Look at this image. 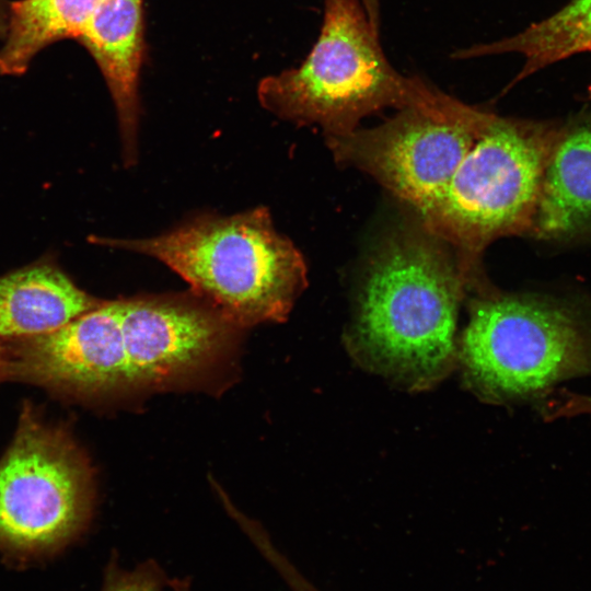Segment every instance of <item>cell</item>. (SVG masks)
I'll return each instance as SVG.
<instances>
[{"label": "cell", "mask_w": 591, "mask_h": 591, "mask_svg": "<svg viewBox=\"0 0 591 591\" xmlns=\"http://www.w3.org/2000/svg\"><path fill=\"white\" fill-rule=\"evenodd\" d=\"M438 239L403 232L385 241L364 275L352 340L378 372L422 389L455 358L465 274Z\"/></svg>", "instance_id": "cell-2"}, {"label": "cell", "mask_w": 591, "mask_h": 591, "mask_svg": "<svg viewBox=\"0 0 591 591\" xmlns=\"http://www.w3.org/2000/svg\"><path fill=\"white\" fill-rule=\"evenodd\" d=\"M8 11H9V4L8 7L4 5V2L0 0V37L3 39L5 32H7V24H8Z\"/></svg>", "instance_id": "cell-17"}, {"label": "cell", "mask_w": 591, "mask_h": 591, "mask_svg": "<svg viewBox=\"0 0 591 591\" xmlns=\"http://www.w3.org/2000/svg\"><path fill=\"white\" fill-rule=\"evenodd\" d=\"M260 105L298 125H317L326 138L344 136L387 107L419 108L473 125L475 107L419 78L399 73L359 0H324L321 32L296 68L260 80Z\"/></svg>", "instance_id": "cell-1"}, {"label": "cell", "mask_w": 591, "mask_h": 591, "mask_svg": "<svg viewBox=\"0 0 591 591\" xmlns=\"http://www.w3.org/2000/svg\"><path fill=\"white\" fill-rule=\"evenodd\" d=\"M559 125L491 119L440 196L420 213L427 232L453 245L471 270L494 240L531 232Z\"/></svg>", "instance_id": "cell-4"}, {"label": "cell", "mask_w": 591, "mask_h": 591, "mask_svg": "<svg viewBox=\"0 0 591 591\" xmlns=\"http://www.w3.org/2000/svg\"><path fill=\"white\" fill-rule=\"evenodd\" d=\"M94 474L70 424L24 401L0 459V552L27 561L51 556L89 526Z\"/></svg>", "instance_id": "cell-6"}, {"label": "cell", "mask_w": 591, "mask_h": 591, "mask_svg": "<svg viewBox=\"0 0 591 591\" xmlns=\"http://www.w3.org/2000/svg\"><path fill=\"white\" fill-rule=\"evenodd\" d=\"M588 96L591 99V82H590V84L588 86Z\"/></svg>", "instance_id": "cell-19"}, {"label": "cell", "mask_w": 591, "mask_h": 591, "mask_svg": "<svg viewBox=\"0 0 591 591\" xmlns=\"http://www.w3.org/2000/svg\"><path fill=\"white\" fill-rule=\"evenodd\" d=\"M102 591H190V581L170 577L154 560L126 569L113 559L106 567Z\"/></svg>", "instance_id": "cell-14"}, {"label": "cell", "mask_w": 591, "mask_h": 591, "mask_svg": "<svg viewBox=\"0 0 591 591\" xmlns=\"http://www.w3.org/2000/svg\"><path fill=\"white\" fill-rule=\"evenodd\" d=\"M480 135L445 116L409 107L379 126L326 138V143L336 161L368 173L420 215Z\"/></svg>", "instance_id": "cell-7"}, {"label": "cell", "mask_w": 591, "mask_h": 591, "mask_svg": "<svg viewBox=\"0 0 591 591\" xmlns=\"http://www.w3.org/2000/svg\"><path fill=\"white\" fill-rule=\"evenodd\" d=\"M120 300L103 301L54 331L2 339L7 381L88 405L128 393L120 356Z\"/></svg>", "instance_id": "cell-8"}, {"label": "cell", "mask_w": 591, "mask_h": 591, "mask_svg": "<svg viewBox=\"0 0 591 591\" xmlns=\"http://www.w3.org/2000/svg\"><path fill=\"white\" fill-rule=\"evenodd\" d=\"M102 302L51 264L14 270L0 276V339L54 331Z\"/></svg>", "instance_id": "cell-11"}, {"label": "cell", "mask_w": 591, "mask_h": 591, "mask_svg": "<svg viewBox=\"0 0 591 591\" xmlns=\"http://www.w3.org/2000/svg\"><path fill=\"white\" fill-rule=\"evenodd\" d=\"M508 53L524 58L512 83L566 58L591 53V0H570L551 16L515 35L457 49L452 57L468 59Z\"/></svg>", "instance_id": "cell-12"}, {"label": "cell", "mask_w": 591, "mask_h": 591, "mask_svg": "<svg viewBox=\"0 0 591 591\" xmlns=\"http://www.w3.org/2000/svg\"><path fill=\"white\" fill-rule=\"evenodd\" d=\"M95 242L153 257L237 327L283 321L306 286V266L258 207L200 216L158 236Z\"/></svg>", "instance_id": "cell-3"}, {"label": "cell", "mask_w": 591, "mask_h": 591, "mask_svg": "<svg viewBox=\"0 0 591 591\" xmlns=\"http://www.w3.org/2000/svg\"><path fill=\"white\" fill-rule=\"evenodd\" d=\"M581 414H591V396L571 392H561L548 409L549 418L572 417Z\"/></svg>", "instance_id": "cell-15"}, {"label": "cell", "mask_w": 591, "mask_h": 591, "mask_svg": "<svg viewBox=\"0 0 591 591\" xmlns=\"http://www.w3.org/2000/svg\"><path fill=\"white\" fill-rule=\"evenodd\" d=\"M143 30L142 0H104L77 38L93 57L113 99L127 166L137 160Z\"/></svg>", "instance_id": "cell-9"}, {"label": "cell", "mask_w": 591, "mask_h": 591, "mask_svg": "<svg viewBox=\"0 0 591 591\" xmlns=\"http://www.w3.org/2000/svg\"><path fill=\"white\" fill-rule=\"evenodd\" d=\"M372 26L380 28V0H359Z\"/></svg>", "instance_id": "cell-16"}, {"label": "cell", "mask_w": 591, "mask_h": 591, "mask_svg": "<svg viewBox=\"0 0 591 591\" xmlns=\"http://www.w3.org/2000/svg\"><path fill=\"white\" fill-rule=\"evenodd\" d=\"M531 233L557 241L591 237V112L559 125Z\"/></svg>", "instance_id": "cell-10"}, {"label": "cell", "mask_w": 591, "mask_h": 591, "mask_svg": "<svg viewBox=\"0 0 591 591\" xmlns=\"http://www.w3.org/2000/svg\"><path fill=\"white\" fill-rule=\"evenodd\" d=\"M7 350L2 339H0V382L7 381Z\"/></svg>", "instance_id": "cell-18"}, {"label": "cell", "mask_w": 591, "mask_h": 591, "mask_svg": "<svg viewBox=\"0 0 591 591\" xmlns=\"http://www.w3.org/2000/svg\"><path fill=\"white\" fill-rule=\"evenodd\" d=\"M465 374L496 401H524L591 375V310L564 299L499 294L477 300L464 329Z\"/></svg>", "instance_id": "cell-5"}, {"label": "cell", "mask_w": 591, "mask_h": 591, "mask_svg": "<svg viewBox=\"0 0 591 591\" xmlns=\"http://www.w3.org/2000/svg\"><path fill=\"white\" fill-rule=\"evenodd\" d=\"M104 0H16L9 4L7 32L0 47V74L20 76L47 46L77 40Z\"/></svg>", "instance_id": "cell-13"}]
</instances>
